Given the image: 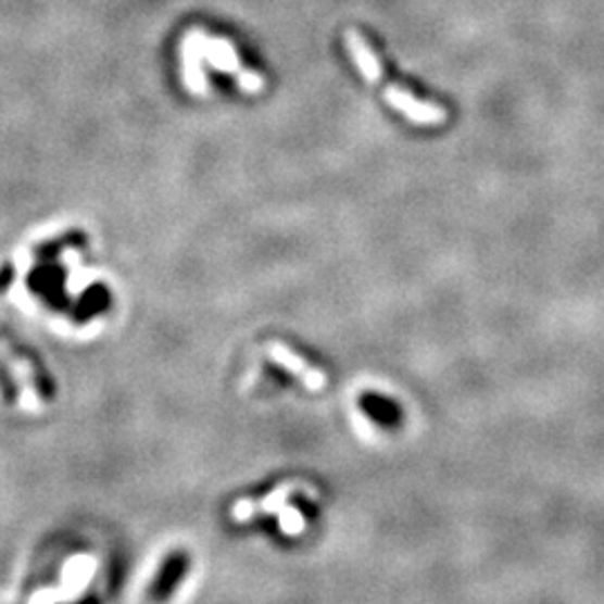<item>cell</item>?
<instances>
[{"instance_id":"7a4b0ae2","label":"cell","mask_w":604,"mask_h":604,"mask_svg":"<svg viewBox=\"0 0 604 604\" xmlns=\"http://www.w3.org/2000/svg\"><path fill=\"white\" fill-rule=\"evenodd\" d=\"M202 43H204V48H206L209 61H213V67H217V70H222V72L238 74L240 88H242L244 92H260V90L264 88V79L260 77L257 72L242 70V67H240L236 48H234L229 41H224V39H209V36L204 34V41H202Z\"/></svg>"},{"instance_id":"6da1fadb","label":"cell","mask_w":604,"mask_h":604,"mask_svg":"<svg viewBox=\"0 0 604 604\" xmlns=\"http://www.w3.org/2000/svg\"><path fill=\"white\" fill-rule=\"evenodd\" d=\"M383 95H386V101L397 112H401L407 122L417 124V126H441L448 119L445 108L414 97L410 90H405L401 86H386Z\"/></svg>"},{"instance_id":"277c9868","label":"cell","mask_w":604,"mask_h":604,"mask_svg":"<svg viewBox=\"0 0 604 604\" xmlns=\"http://www.w3.org/2000/svg\"><path fill=\"white\" fill-rule=\"evenodd\" d=\"M181 54H184V79L188 90L204 95L206 84H204V74L200 70V29L186 34Z\"/></svg>"},{"instance_id":"3957f363","label":"cell","mask_w":604,"mask_h":604,"mask_svg":"<svg viewBox=\"0 0 604 604\" xmlns=\"http://www.w3.org/2000/svg\"><path fill=\"white\" fill-rule=\"evenodd\" d=\"M345 48L354 61V65L358 67V72L365 77L367 84H381L383 81V65L379 61V56H376V52L372 50V46L367 43L365 36L350 27L345 32Z\"/></svg>"},{"instance_id":"5b68a950","label":"cell","mask_w":604,"mask_h":604,"mask_svg":"<svg viewBox=\"0 0 604 604\" xmlns=\"http://www.w3.org/2000/svg\"><path fill=\"white\" fill-rule=\"evenodd\" d=\"M361 405L367 412L369 419L386 428H394L401 421V407L392 399H386L381 394H365L361 399Z\"/></svg>"}]
</instances>
